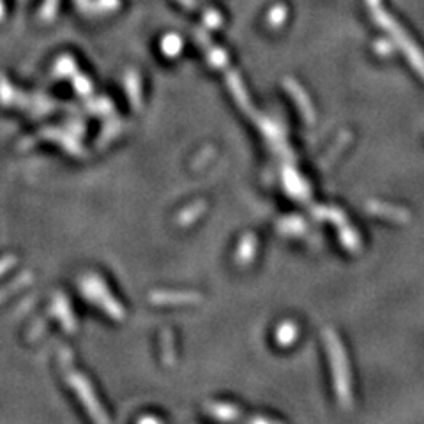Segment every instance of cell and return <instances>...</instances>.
Returning a JSON list of instances; mask_svg holds the SVG:
<instances>
[{"instance_id":"cell-1","label":"cell","mask_w":424,"mask_h":424,"mask_svg":"<svg viewBox=\"0 0 424 424\" xmlns=\"http://www.w3.org/2000/svg\"><path fill=\"white\" fill-rule=\"evenodd\" d=\"M366 6L371 9V12H373L375 22H377L378 25H382V28H385V31L393 35L394 41L400 44V48L405 51V55H407V59H409L410 62L414 64V67H416V69L419 71V73L424 76V57H423V53H421L419 48L414 44V41L410 40L409 35L405 34V31L400 27V24L394 20L389 12L382 8V0H366Z\"/></svg>"},{"instance_id":"cell-2","label":"cell","mask_w":424,"mask_h":424,"mask_svg":"<svg viewBox=\"0 0 424 424\" xmlns=\"http://www.w3.org/2000/svg\"><path fill=\"white\" fill-rule=\"evenodd\" d=\"M80 8L83 11L89 12H106V11H113L121 6V0H76Z\"/></svg>"},{"instance_id":"cell-3","label":"cell","mask_w":424,"mask_h":424,"mask_svg":"<svg viewBox=\"0 0 424 424\" xmlns=\"http://www.w3.org/2000/svg\"><path fill=\"white\" fill-rule=\"evenodd\" d=\"M28 280H31V276H28V274H22L20 278H16L15 281H11V283L6 285V287H0V303H4L8 297H11L12 294L18 292L22 287H25Z\"/></svg>"},{"instance_id":"cell-4","label":"cell","mask_w":424,"mask_h":424,"mask_svg":"<svg viewBox=\"0 0 424 424\" xmlns=\"http://www.w3.org/2000/svg\"><path fill=\"white\" fill-rule=\"evenodd\" d=\"M287 8L285 6H274L273 9H271V12H269V24L273 25V27H278V25L283 24L285 20H287Z\"/></svg>"},{"instance_id":"cell-5","label":"cell","mask_w":424,"mask_h":424,"mask_svg":"<svg viewBox=\"0 0 424 424\" xmlns=\"http://www.w3.org/2000/svg\"><path fill=\"white\" fill-rule=\"evenodd\" d=\"M163 48L167 53H176V51L180 48L179 37H177V35H168V37H164Z\"/></svg>"},{"instance_id":"cell-6","label":"cell","mask_w":424,"mask_h":424,"mask_svg":"<svg viewBox=\"0 0 424 424\" xmlns=\"http://www.w3.org/2000/svg\"><path fill=\"white\" fill-rule=\"evenodd\" d=\"M15 264H16V258L11 257V255H9V257L0 258V276L4 273H8L9 269H11Z\"/></svg>"},{"instance_id":"cell-7","label":"cell","mask_w":424,"mask_h":424,"mask_svg":"<svg viewBox=\"0 0 424 424\" xmlns=\"http://www.w3.org/2000/svg\"><path fill=\"white\" fill-rule=\"evenodd\" d=\"M57 6H59V0H46V4H44V9H43L44 16H46V18L53 16V12H55V9H57Z\"/></svg>"},{"instance_id":"cell-8","label":"cell","mask_w":424,"mask_h":424,"mask_svg":"<svg viewBox=\"0 0 424 424\" xmlns=\"http://www.w3.org/2000/svg\"><path fill=\"white\" fill-rule=\"evenodd\" d=\"M205 20L209 22V24H212L216 27V25L219 24V15L216 11H207L205 15Z\"/></svg>"},{"instance_id":"cell-9","label":"cell","mask_w":424,"mask_h":424,"mask_svg":"<svg viewBox=\"0 0 424 424\" xmlns=\"http://www.w3.org/2000/svg\"><path fill=\"white\" fill-rule=\"evenodd\" d=\"M180 4L187 9H195L196 8V0H179Z\"/></svg>"}]
</instances>
